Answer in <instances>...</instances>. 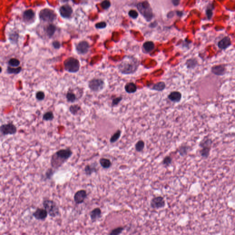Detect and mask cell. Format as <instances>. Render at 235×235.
Here are the masks:
<instances>
[{"mask_svg": "<svg viewBox=\"0 0 235 235\" xmlns=\"http://www.w3.org/2000/svg\"><path fill=\"white\" fill-rule=\"evenodd\" d=\"M141 63L137 57L133 55H125L118 65V70L124 75L134 74L137 72Z\"/></svg>", "mask_w": 235, "mask_h": 235, "instance_id": "6da1fadb", "label": "cell"}, {"mask_svg": "<svg viewBox=\"0 0 235 235\" xmlns=\"http://www.w3.org/2000/svg\"><path fill=\"white\" fill-rule=\"evenodd\" d=\"M73 152L70 148L62 149L55 152L51 159V165L56 170L62 166L72 156Z\"/></svg>", "mask_w": 235, "mask_h": 235, "instance_id": "7a4b0ae2", "label": "cell"}, {"mask_svg": "<svg viewBox=\"0 0 235 235\" xmlns=\"http://www.w3.org/2000/svg\"><path fill=\"white\" fill-rule=\"evenodd\" d=\"M136 7L146 21L150 22L152 21L154 17V14L148 2H140L136 4Z\"/></svg>", "mask_w": 235, "mask_h": 235, "instance_id": "3957f363", "label": "cell"}, {"mask_svg": "<svg viewBox=\"0 0 235 235\" xmlns=\"http://www.w3.org/2000/svg\"><path fill=\"white\" fill-rule=\"evenodd\" d=\"M43 204L50 216L55 218L60 215V208L53 200L45 199L43 201Z\"/></svg>", "mask_w": 235, "mask_h": 235, "instance_id": "277c9868", "label": "cell"}, {"mask_svg": "<svg viewBox=\"0 0 235 235\" xmlns=\"http://www.w3.org/2000/svg\"><path fill=\"white\" fill-rule=\"evenodd\" d=\"M64 70L70 73H76L80 69V63L77 58L70 57L65 60L63 63Z\"/></svg>", "mask_w": 235, "mask_h": 235, "instance_id": "5b68a950", "label": "cell"}, {"mask_svg": "<svg viewBox=\"0 0 235 235\" xmlns=\"http://www.w3.org/2000/svg\"><path fill=\"white\" fill-rule=\"evenodd\" d=\"M39 17L41 21L50 24L56 20L57 15L53 10L45 8L40 11Z\"/></svg>", "mask_w": 235, "mask_h": 235, "instance_id": "8992f818", "label": "cell"}, {"mask_svg": "<svg viewBox=\"0 0 235 235\" xmlns=\"http://www.w3.org/2000/svg\"><path fill=\"white\" fill-rule=\"evenodd\" d=\"M105 87L104 81L100 78H94L88 82L89 88L93 92H100L104 89Z\"/></svg>", "mask_w": 235, "mask_h": 235, "instance_id": "52a82bcc", "label": "cell"}, {"mask_svg": "<svg viewBox=\"0 0 235 235\" xmlns=\"http://www.w3.org/2000/svg\"><path fill=\"white\" fill-rule=\"evenodd\" d=\"M0 131L3 135H14L17 132L16 126L12 123L2 124L0 127Z\"/></svg>", "mask_w": 235, "mask_h": 235, "instance_id": "ba28073f", "label": "cell"}, {"mask_svg": "<svg viewBox=\"0 0 235 235\" xmlns=\"http://www.w3.org/2000/svg\"><path fill=\"white\" fill-rule=\"evenodd\" d=\"M90 46L89 43L86 41H82L79 42L75 45V50L79 55H85L89 51Z\"/></svg>", "mask_w": 235, "mask_h": 235, "instance_id": "9c48e42d", "label": "cell"}, {"mask_svg": "<svg viewBox=\"0 0 235 235\" xmlns=\"http://www.w3.org/2000/svg\"><path fill=\"white\" fill-rule=\"evenodd\" d=\"M59 12L62 18L64 19H69L72 15L73 9L70 5L66 4L61 6L59 9Z\"/></svg>", "mask_w": 235, "mask_h": 235, "instance_id": "30bf717a", "label": "cell"}, {"mask_svg": "<svg viewBox=\"0 0 235 235\" xmlns=\"http://www.w3.org/2000/svg\"><path fill=\"white\" fill-rule=\"evenodd\" d=\"M23 20L27 25H30L35 22L36 20V13L32 9L25 11L22 15Z\"/></svg>", "mask_w": 235, "mask_h": 235, "instance_id": "8fae6325", "label": "cell"}, {"mask_svg": "<svg viewBox=\"0 0 235 235\" xmlns=\"http://www.w3.org/2000/svg\"><path fill=\"white\" fill-rule=\"evenodd\" d=\"M150 206L152 209H161L165 206V201L162 196L155 197L152 199L150 202Z\"/></svg>", "mask_w": 235, "mask_h": 235, "instance_id": "7c38bea8", "label": "cell"}, {"mask_svg": "<svg viewBox=\"0 0 235 235\" xmlns=\"http://www.w3.org/2000/svg\"><path fill=\"white\" fill-rule=\"evenodd\" d=\"M87 197V191L85 190H80L74 194L73 199L75 203L77 204H81L85 201Z\"/></svg>", "mask_w": 235, "mask_h": 235, "instance_id": "4fadbf2b", "label": "cell"}, {"mask_svg": "<svg viewBox=\"0 0 235 235\" xmlns=\"http://www.w3.org/2000/svg\"><path fill=\"white\" fill-rule=\"evenodd\" d=\"M48 213L45 209L37 208L33 213V216L37 220L44 221L46 219Z\"/></svg>", "mask_w": 235, "mask_h": 235, "instance_id": "5bb4252c", "label": "cell"}, {"mask_svg": "<svg viewBox=\"0 0 235 235\" xmlns=\"http://www.w3.org/2000/svg\"><path fill=\"white\" fill-rule=\"evenodd\" d=\"M211 71L213 74L217 76H223L226 72V65L225 64L214 65L212 67Z\"/></svg>", "mask_w": 235, "mask_h": 235, "instance_id": "9a60e30c", "label": "cell"}, {"mask_svg": "<svg viewBox=\"0 0 235 235\" xmlns=\"http://www.w3.org/2000/svg\"><path fill=\"white\" fill-rule=\"evenodd\" d=\"M231 44L232 43L230 38L229 36H226L219 41L217 46L221 50H226L231 46Z\"/></svg>", "mask_w": 235, "mask_h": 235, "instance_id": "2e32d148", "label": "cell"}, {"mask_svg": "<svg viewBox=\"0 0 235 235\" xmlns=\"http://www.w3.org/2000/svg\"><path fill=\"white\" fill-rule=\"evenodd\" d=\"M102 212L99 208H96L93 209L90 213V216L92 222H96L102 217Z\"/></svg>", "mask_w": 235, "mask_h": 235, "instance_id": "e0dca14e", "label": "cell"}, {"mask_svg": "<svg viewBox=\"0 0 235 235\" xmlns=\"http://www.w3.org/2000/svg\"><path fill=\"white\" fill-rule=\"evenodd\" d=\"M57 28L56 26L52 23L48 24L44 27V31L46 35L49 38L53 37L56 31Z\"/></svg>", "mask_w": 235, "mask_h": 235, "instance_id": "ac0fdd59", "label": "cell"}, {"mask_svg": "<svg viewBox=\"0 0 235 235\" xmlns=\"http://www.w3.org/2000/svg\"><path fill=\"white\" fill-rule=\"evenodd\" d=\"M155 44L152 41H147L143 44L142 50L144 53L149 54L155 49Z\"/></svg>", "mask_w": 235, "mask_h": 235, "instance_id": "d6986e66", "label": "cell"}, {"mask_svg": "<svg viewBox=\"0 0 235 235\" xmlns=\"http://www.w3.org/2000/svg\"><path fill=\"white\" fill-rule=\"evenodd\" d=\"M168 98L170 101L173 103H179L182 99V94L179 91H172L169 93L168 96Z\"/></svg>", "mask_w": 235, "mask_h": 235, "instance_id": "ffe728a7", "label": "cell"}, {"mask_svg": "<svg viewBox=\"0 0 235 235\" xmlns=\"http://www.w3.org/2000/svg\"><path fill=\"white\" fill-rule=\"evenodd\" d=\"M199 65V62L197 58L195 57L189 58L186 62V66L189 70H193Z\"/></svg>", "mask_w": 235, "mask_h": 235, "instance_id": "44dd1931", "label": "cell"}, {"mask_svg": "<svg viewBox=\"0 0 235 235\" xmlns=\"http://www.w3.org/2000/svg\"><path fill=\"white\" fill-rule=\"evenodd\" d=\"M97 165L96 163H93L91 165H87L85 167L84 171H85V174L87 175L90 176L92 175L93 173H96L97 171V169L96 166Z\"/></svg>", "mask_w": 235, "mask_h": 235, "instance_id": "7402d4cb", "label": "cell"}, {"mask_svg": "<svg viewBox=\"0 0 235 235\" xmlns=\"http://www.w3.org/2000/svg\"><path fill=\"white\" fill-rule=\"evenodd\" d=\"M212 140L208 137H205L203 138L199 144V146L201 148H211L212 145Z\"/></svg>", "mask_w": 235, "mask_h": 235, "instance_id": "603a6c76", "label": "cell"}, {"mask_svg": "<svg viewBox=\"0 0 235 235\" xmlns=\"http://www.w3.org/2000/svg\"><path fill=\"white\" fill-rule=\"evenodd\" d=\"M124 90L127 93L132 94L137 91L138 87L133 82H129L126 83L124 86Z\"/></svg>", "mask_w": 235, "mask_h": 235, "instance_id": "cb8c5ba5", "label": "cell"}, {"mask_svg": "<svg viewBox=\"0 0 235 235\" xmlns=\"http://www.w3.org/2000/svg\"><path fill=\"white\" fill-rule=\"evenodd\" d=\"M214 8L213 4H208L206 7L205 10V14L208 20H211L213 16V12H214Z\"/></svg>", "mask_w": 235, "mask_h": 235, "instance_id": "d4e9b609", "label": "cell"}, {"mask_svg": "<svg viewBox=\"0 0 235 235\" xmlns=\"http://www.w3.org/2000/svg\"><path fill=\"white\" fill-rule=\"evenodd\" d=\"M166 87V84L163 81H160L154 84L151 89L153 90L158 91H162L165 89Z\"/></svg>", "mask_w": 235, "mask_h": 235, "instance_id": "484cf974", "label": "cell"}, {"mask_svg": "<svg viewBox=\"0 0 235 235\" xmlns=\"http://www.w3.org/2000/svg\"><path fill=\"white\" fill-rule=\"evenodd\" d=\"M55 172V169H53V168L48 169L45 174L44 176L42 177V179H43L44 181H45L51 180Z\"/></svg>", "mask_w": 235, "mask_h": 235, "instance_id": "4316f807", "label": "cell"}, {"mask_svg": "<svg viewBox=\"0 0 235 235\" xmlns=\"http://www.w3.org/2000/svg\"><path fill=\"white\" fill-rule=\"evenodd\" d=\"M99 163L101 166L105 169H107L111 167L112 162L109 159L106 158H101L99 160Z\"/></svg>", "mask_w": 235, "mask_h": 235, "instance_id": "83f0119b", "label": "cell"}, {"mask_svg": "<svg viewBox=\"0 0 235 235\" xmlns=\"http://www.w3.org/2000/svg\"><path fill=\"white\" fill-rule=\"evenodd\" d=\"M19 38V34L17 32H11L9 35V40L12 44H17Z\"/></svg>", "mask_w": 235, "mask_h": 235, "instance_id": "f1b7e54d", "label": "cell"}, {"mask_svg": "<svg viewBox=\"0 0 235 235\" xmlns=\"http://www.w3.org/2000/svg\"><path fill=\"white\" fill-rule=\"evenodd\" d=\"M81 107L78 104L72 105L69 107V111L73 115H76L81 111Z\"/></svg>", "mask_w": 235, "mask_h": 235, "instance_id": "f546056e", "label": "cell"}, {"mask_svg": "<svg viewBox=\"0 0 235 235\" xmlns=\"http://www.w3.org/2000/svg\"><path fill=\"white\" fill-rule=\"evenodd\" d=\"M54 118L53 113L52 111H49L46 112L43 116V120L46 121H53Z\"/></svg>", "mask_w": 235, "mask_h": 235, "instance_id": "4dcf8cb0", "label": "cell"}, {"mask_svg": "<svg viewBox=\"0 0 235 235\" xmlns=\"http://www.w3.org/2000/svg\"><path fill=\"white\" fill-rule=\"evenodd\" d=\"M211 149V148H201V150H200V154L202 157L203 158H204V159L208 158L209 156Z\"/></svg>", "mask_w": 235, "mask_h": 235, "instance_id": "1f68e13d", "label": "cell"}, {"mask_svg": "<svg viewBox=\"0 0 235 235\" xmlns=\"http://www.w3.org/2000/svg\"><path fill=\"white\" fill-rule=\"evenodd\" d=\"M22 71V68L19 67L18 68H12L8 66L7 69V72L9 74H18L20 73Z\"/></svg>", "mask_w": 235, "mask_h": 235, "instance_id": "d6a6232c", "label": "cell"}, {"mask_svg": "<svg viewBox=\"0 0 235 235\" xmlns=\"http://www.w3.org/2000/svg\"><path fill=\"white\" fill-rule=\"evenodd\" d=\"M66 99L69 103H74L77 100L76 95L73 92H67L66 95Z\"/></svg>", "mask_w": 235, "mask_h": 235, "instance_id": "836d02e7", "label": "cell"}, {"mask_svg": "<svg viewBox=\"0 0 235 235\" xmlns=\"http://www.w3.org/2000/svg\"><path fill=\"white\" fill-rule=\"evenodd\" d=\"M121 135V130H118L116 132L111 136L110 139V142L111 143H115L120 139Z\"/></svg>", "mask_w": 235, "mask_h": 235, "instance_id": "e575fe53", "label": "cell"}, {"mask_svg": "<svg viewBox=\"0 0 235 235\" xmlns=\"http://www.w3.org/2000/svg\"><path fill=\"white\" fill-rule=\"evenodd\" d=\"M124 229L125 228L124 227H118L111 230L108 235H120L122 233Z\"/></svg>", "mask_w": 235, "mask_h": 235, "instance_id": "d590c367", "label": "cell"}, {"mask_svg": "<svg viewBox=\"0 0 235 235\" xmlns=\"http://www.w3.org/2000/svg\"><path fill=\"white\" fill-rule=\"evenodd\" d=\"M9 66L11 67H19L20 65V62L19 60L15 58H11L8 62Z\"/></svg>", "mask_w": 235, "mask_h": 235, "instance_id": "8d00e7d4", "label": "cell"}, {"mask_svg": "<svg viewBox=\"0 0 235 235\" xmlns=\"http://www.w3.org/2000/svg\"><path fill=\"white\" fill-rule=\"evenodd\" d=\"M145 148V142L143 141L139 140L135 145V149L138 152H141Z\"/></svg>", "mask_w": 235, "mask_h": 235, "instance_id": "74e56055", "label": "cell"}, {"mask_svg": "<svg viewBox=\"0 0 235 235\" xmlns=\"http://www.w3.org/2000/svg\"><path fill=\"white\" fill-rule=\"evenodd\" d=\"M189 147L186 146V145H184V146H182L179 149H178V152L181 156H185L188 153V151L189 150Z\"/></svg>", "mask_w": 235, "mask_h": 235, "instance_id": "f35d334b", "label": "cell"}, {"mask_svg": "<svg viewBox=\"0 0 235 235\" xmlns=\"http://www.w3.org/2000/svg\"><path fill=\"white\" fill-rule=\"evenodd\" d=\"M36 98L38 101H43L45 98V94L43 91H38L36 94Z\"/></svg>", "mask_w": 235, "mask_h": 235, "instance_id": "ab89813d", "label": "cell"}, {"mask_svg": "<svg viewBox=\"0 0 235 235\" xmlns=\"http://www.w3.org/2000/svg\"><path fill=\"white\" fill-rule=\"evenodd\" d=\"M101 7L103 9L106 10L108 9L111 6V2L109 1H104L100 3Z\"/></svg>", "mask_w": 235, "mask_h": 235, "instance_id": "60d3db41", "label": "cell"}, {"mask_svg": "<svg viewBox=\"0 0 235 235\" xmlns=\"http://www.w3.org/2000/svg\"><path fill=\"white\" fill-rule=\"evenodd\" d=\"M95 26L97 29H104L107 26V24L105 21H101L95 24Z\"/></svg>", "mask_w": 235, "mask_h": 235, "instance_id": "b9f144b4", "label": "cell"}, {"mask_svg": "<svg viewBox=\"0 0 235 235\" xmlns=\"http://www.w3.org/2000/svg\"><path fill=\"white\" fill-rule=\"evenodd\" d=\"M128 15L129 17H131L132 19H136L138 18L139 16L138 13V12L135 10H130L128 12Z\"/></svg>", "mask_w": 235, "mask_h": 235, "instance_id": "7bdbcfd3", "label": "cell"}, {"mask_svg": "<svg viewBox=\"0 0 235 235\" xmlns=\"http://www.w3.org/2000/svg\"><path fill=\"white\" fill-rule=\"evenodd\" d=\"M122 100L123 97H117L114 98L112 100V106L114 107L118 105Z\"/></svg>", "mask_w": 235, "mask_h": 235, "instance_id": "ee69618b", "label": "cell"}, {"mask_svg": "<svg viewBox=\"0 0 235 235\" xmlns=\"http://www.w3.org/2000/svg\"><path fill=\"white\" fill-rule=\"evenodd\" d=\"M172 162V158L170 156H168L165 157L163 159V165L166 166H169L171 165Z\"/></svg>", "mask_w": 235, "mask_h": 235, "instance_id": "f6af8a7d", "label": "cell"}, {"mask_svg": "<svg viewBox=\"0 0 235 235\" xmlns=\"http://www.w3.org/2000/svg\"><path fill=\"white\" fill-rule=\"evenodd\" d=\"M53 47L56 49H59L61 46L60 43L58 41H54L52 43Z\"/></svg>", "mask_w": 235, "mask_h": 235, "instance_id": "bcb514c9", "label": "cell"}, {"mask_svg": "<svg viewBox=\"0 0 235 235\" xmlns=\"http://www.w3.org/2000/svg\"><path fill=\"white\" fill-rule=\"evenodd\" d=\"M180 2H181V1H179V0H172V1H171L172 4L174 6H175V7L178 6L180 4Z\"/></svg>", "mask_w": 235, "mask_h": 235, "instance_id": "7dc6e473", "label": "cell"}, {"mask_svg": "<svg viewBox=\"0 0 235 235\" xmlns=\"http://www.w3.org/2000/svg\"><path fill=\"white\" fill-rule=\"evenodd\" d=\"M176 12L177 16L180 17H182L184 15L183 12L182 11H177Z\"/></svg>", "mask_w": 235, "mask_h": 235, "instance_id": "c3c4849f", "label": "cell"}]
</instances>
